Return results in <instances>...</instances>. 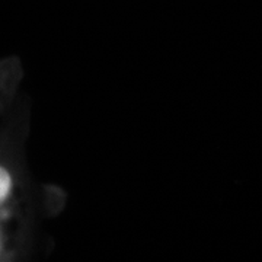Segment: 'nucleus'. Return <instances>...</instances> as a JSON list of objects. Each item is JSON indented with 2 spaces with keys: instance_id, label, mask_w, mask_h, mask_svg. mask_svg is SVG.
<instances>
[{
  "instance_id": "obj_1",
  "label": "nucleus",
  "mask_w": 262,
  "mask_h": 262,
  "mask_svg": "<svg viewBox=\"0 0 262 262\" xmlns=\"http://www.w3.org/2000/svg\"><path fill=\"white\" fill-rule=\"evenodd\" d=\"M12 189V178L10 173L5 168L0 166V206L5 203V200L9 195Z\"/></svg>"
}]
</instances>
